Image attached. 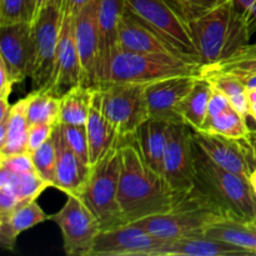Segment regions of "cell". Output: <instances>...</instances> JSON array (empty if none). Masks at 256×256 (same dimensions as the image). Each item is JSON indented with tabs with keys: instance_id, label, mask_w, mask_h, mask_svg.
Here are the masks:
<instances>
[{
	"instance_id": "obj_29",
	"label": "cell",
	"mask_w": 256,
	"mask_h": 256,
	"mask_svg": "<svg viewBox=\"0 0 256 256\" xmlns=\"http://www.w3.org/2000/svg\"><path fill=\"white\" fill-rule=\"evenodd\" d=\"M48 188H50V185L42 180L36 172H12L0 168V189L12 192L20 202L36 200Z\"/></svg>"
},
{
	"instance_id": "obj_26",
	"label": "cell",
	"mask_w": 256,
	"mask_h": 256,
	"mask_svg": "<svg viewBox=\"0 0 256 256\" xmlns=\"http://www.w3.org/2000/svg\"><path fill=\"white\" fill-rule=\"evenodd\" d=\"M28 96L12 105L9 116L0 122L6 124V136L0 144V156L28 152L29 122L26 118Z\"/></svg>"
},
{
	"instance_id": "obj_50",
	"label": "cell",
	"mask_w": 256,
	"mask_h": 256,
	"mask_svg": "<svg viewBox=\"0 0 256 256\" xmlns=\"http://www.w3.org/2000/svg\"><path fill=\"white\" fill-rule=\"evenodd\" d=\"M249 116H252V119H254L256 122V102H252V104H250Z\"/></svg>"
},
{
	"instance_id": "obj_9",
	"label": "cell",
	"mask_w": 256,
	"mask_h": 256,
	"mask_svg": "<svg viewBox=\"0 0 256 256\" xmlns=\"http://www.w3.org/2000/svg\"><path fill=\"white\" fill-rule=\"evenodd\" d=\"M62 8L48 6L32 22V78L34 90H44L52 82L56 64L58 46L62 32Z\"/></svg>"
},
{
	"instance_id": "obj_41",
	"label": "cell",
	"mask_w": 256,
	"mask_h": 256,
	"mask_svg": "<svg viewBox=\"0 0 256 256\" xmlns=\"http://www.w3.org/2000/svg\"><path fill=\"white\" fill-rule=\"evenodd\" d=\"M22 202H20L9 190L0 189V218L10 215Z\"/></svg>"
},
{
	"instance_id": "obj_20",
	"label": "cell",
	"mask_w": 256,
	"mask_h": 256,
	"mask_svg": "<svg viewBox=\"0 0 256 256\" xmlns=\"http://www.w3.org/2000/svg\"><path fill=\"white\" fill-rule=\"evenodd\" d=\"M252 255L248 250L206 235L169 240L154 256H232Z\"/></svg>"
},
{
	"instance_id": "obj_3",
	"label": "cell",
	"mask_w": 256,
	"mask_h": 256,
	"mask_svg": "<svg viewBox=\"0 0 256 256\" xmlns=\"http://www.w3.org/2000/svg\"><path fill=\"white\" fill-rule=\"evenodd\" d=\"M192 152L195 186L199 188L219 206L225 218L252 220L254 192L249 180L218 165L194 142Z\"/></svg>"
},
{
	"instance_id": "obj_10",
	"label": "cell",
	"mask_w": 256,
	"mask_h": 256,
	"mask_svg": "<svg viewBox=\"0 0 256 256\" xmlns=\"http://www.w3.org/2000/svg\"><path fill=\"white\" fill-rule=\"evenodd\" d=\"M50 220L59 226L62 234L64 252L69 256H89L102 225L82 198L68 195L64 206Z\"/></svg>"
},
{
	"instance_id": "obj_5",
	"label": "cell",
	"mask_w": 256,
	"mask_h": 256,
	"mask_svg": "<svg viewBox=\"0 0 256 256\" xmlns=\"http://www.w3.org/2000/svg\"><path fill=\"white\" fill-rule=\"evenodd\" d=\"M125 12L160 38L178 56L202 64L189 20L174 2L170 0H125Z\"/></svg>"
},
{
	"instance_id": "obj_1",
	"label": "cell",
	"mask_w": 256,
	"mask_h": 256,
	"mask_svg": "<svg viewBox=\"0 0 256 256\" xmlns=\"http://www.w3.org/2000/svg\"><path fill=\"white\" fill-rule=\"evenodd\" d=\"M178 195L165 178L145 162L135 136L122 140L118 200L125 224L170 212Z\"/></svg>"
},
{
	"instance_id": "obj_49",
	"label": "cell",
	"mask_w": 256,
	"mask_h": 256,
	"mask_svg": "<svg viewBox=\"0 0 256 256\" xmlns=\"http://www.w3.org/2000/svg\"><path fill=\"white\" fill-rule=\"evenodd\" d=\"M246 94H248V98H249L250 104H252V102H256V88H252V89H248Z\"/></svg>"
},
{
	"instance_id": "obj_18",
	"label": "cell",
	"mask_w": 256,
	"mask_h": 256,
	"mask_svg": "<svg viewBox=\"0 0 256 256\" xmlns=\"http://www.w3.org/2000/svg\"><path fill=\"white\" fill-rule=\"evenodd\" d=\"M52 138L56 149L54 188L62 190L66 195L80 198L89 179L92 166L84 164L75 154L74 150L69 146L60 124H56L55 126Z\"/></svg>"
},
{
	"instance_id": "obj_36",
	"label": "cell",
	"mask_w": 256,
	"mask_h": 256,
	"mask_svg": "<svg viewBox=\"0 0 256 256\" xmlns=\"http://www.w3.org/2000/svg\"><path fill=\"white\" fill-rule=\"evenodd\" d=\"M200 76L205 78L214 89L220 90L229 98L246 92L244 82L236 75L230 74V72H208Z\"/></svg>"
},
{
	"instance_id": "obj_33",
	"label": "cell",
	"mask_w": 256,
	"mask_h": 256,
	"mask_svg": "<svg viewBox=\"0 0 256 256\" xmlns=\"http://www.w3.org/2000/svg\"><path fill=\"white\" fill-rule=\"evenodd\" d=\"M30 155L38 175L45 180L50 188H54L55 166H56V149H55L54 138L52 136L46 140L42 146L30 152Z\"/></svg>"
},
{
	"instance_id": "obj_25",
	"label": "cell",
	"mask_w": 256,
	"mask_h": 256,
	"mask_svg": "<svg viewBox=\"0 0 256 256\" xmlns=\"http://www.w3.org/2000/svg\"><path fill=\"white\" fill-rule=\"evenodd\" d=\"M205 235L222 240L248 250L256 255V224L252 220H238L224 218L205 230Z\"/></svg>"
},
{
	"instance_id": "obj_34",
	"label": "cell",
	"mask_w": 256,
	"mask_h": 256,
	"mask_svg": "<svg viewBox=\"0 0 256 256\" xmlns=\"http://www.w3.org/2000/svg\"><path fill=\"white\" fill-rule=\"evenodd\" d=\"M34 22L32 0H0V26Z\"/></svg>"
},
{
	"instance_id": "obj_48",
	"label": "cell",
	"mask_w": 256,
	"mask_h": 256,
	"mask_svg": "<svg viewBox=\"0 0 256 256\" xmlns=\"http://www.w3.org/2000/svg\"><path fill=\"white\" fill-rule=\"evenodd\" d=\"M249 182H250V186H252V192H254V194L256 195V166H255V169L252 172V174H250Z\"/></svg>"
},
{
	"instance_id": "obj_30",
	"label": "cell",
	"mask_w": 256,
	"mask_h": 256,
	"mask_svg": "<svg viewBox=\"0 0 256 256\" xmlns=\"http://www.w3.org/2000/svg\"><path fill=\"white\" fill-rule=\"evenodd\" d=\"M26 96V118L29 125L58 124L60 114V96L46 90H32Z\"/></svg>"
},
{
	"instance_id": "obj_12",
	"label": "cell",
	"mask_w": 256,
	"mask_h": 256,
	"mask_svg": "<svg viewBox=\"0 0 256 256\" xmlns=\"http://www.w3.org/2000/svg\"><path fill=\"white\" fill-rule=\"evenodd\" d=\"M190 136L212 162L249 180L250 174L256 166V160L248 138L230 139L192 128L190 130Z\"/></svg>"
},
{
	"instance_id": "obj_7",
	"label": "cell",
	"mask_w": 256,
	"mask_h": 256,
	"mask_svg": "<svg viewBox=\"0 0 256 256\" xmlns=\"http://www.w3.org/2000/svg\"><path fill=\"white\" fill-rule=\"evenodd\" d=\"M118 139L106 152L92 165L89 179L80 198L99 219L102 230L115 229L126 225L120 210V146Z\"/></svg>"
},
{
	"instance_id": "obj_16",
	"label": "cell",
	"mask_w": 256,
	"mask_h": 256,
	"mask_svg": "<svg viewBox=\"0 0 256 256\" xmlns=\"http://www.w3.org/2000/svg\"><path fill=\"white\" fill-rule=\"evenodd\" d=\"M32 25L29 22L0 26V62L15 82L30 76L32 64Z\"/></svg>"
},
{
	"instance_id": "obj_39",
	"label": "cell",
	"mask_w": 256,
	"mask_h": 256,
	"mask_svg": "<svg viewBox=\"0 0 256 256\" xmlns=\"http://www.w3.org/2000/svg\"><path fill=\"white\" fill-rule=\"evenodd\" d=\"M56 125L52 124H32L29 125L28 134V152H32L42 146L46 140L52 136V132Z\"/></svg>"
},
{
	"instance_id": "obj_23",
	"label": "cell",
	"mask_w": 256,
	"mask_h": 256,
	"mask_svg": "<svg viewBox=\"0 0 256 256\" xmlns=\"http://www.w3.org/2000/svg\"><path fill=\"white\" fill-rule=\"evenodd\" d=\"M119 49L148 54L176 55L160 38L124 12L119 28ZM178 56V55H176ZM180 58V56H179Z\"/></svg>"
},
{
	"instance_id": "obj_19",
	"label": "cell",
	"mask_w": 256,
	"mask_h": 256,
	"mask_svg": "<svg viewBox=\"0 0 256 256\" xmlns=\"http://www.w3.org/2000/svg\"><path fill=\"white\" fill-rule=\"evenodd\" d=\"M125 12V0H100L98 10L99 62L98 84L112 55L119 49V28ZM98 86V85H96Z\"/></svg>"
},
{
	"instance_id": "obj_22",
	"label": "cell",
	"mask_w": 256,
	"mask_h": 256,
	"mask_svg": "<svg viewBox=\"0 0 256 256\" xmlns=\"http://www.w3.org/2000/svg\"><path fill=\"white\" fill-rule=\"evenodd\" d=\"M49 219L36 200L22 202L10 215L0 218V244L4 249L12 250L22 232Z\"/></svg>"
},
{
	"instance_id": "obj_17",
	"label": "cell",
	"mask_w": 256,
	"mask_h": 256,
	"mask_svg": "<svg viewBox=\"0 0 256 256\" xmlns=\"http://www.w3.org/2000/svg\"><path fill=\"white\" fill-rule=\"evenodd\" d=\"M62 14L64 19L60 32L54 75L49 86L44 89L56 96H62L72 86L82 84V65L74 36V15L65 8H62Z\"/></svg>"
},
{
	"instance_id": "obj_45",
	"label": "cell",
	"mask_w": 256,
	"mask_h": 256,
	"mask_svg": "<svg viewBox=\"0 0 256 256\" xmlns=\"http://www.w3.org/2000/svg\"><path fill=\"white\" fill-rule=\"evenodd\" d=\"M90 0H64L62 8L69 10L72 15H76Z\"/></svg>"
},
{
	"instance_id": "obj_47",
	"label": "cell",
	"mask_w": 256,
	"mask_h": 256,
	"mask_svg": "<svg viewBox=\"0 0 256 256\" xmlns=\"http://www.w3.org/2000/svg\"><path fill=\"white\" fill-rule=\"evenodd\" d=\"M248 139H249L250 142V145H252V152H254V158L256 160V130H252L249 134V136H248Z\"/></svg>"
},
{
	"instance_id": "obj_8",
	"label": "cell",
	"mask_w": 256,
	"mask_h": 256,
	"mask_svg": "<svg viewBox=\"0 0 256 256\" xmlns=\"http://www.w3.org/2000/svg\"><path fill=\"white\" fill-rule=\"evenodd\" d=\"M102 89V112L118 136L132 139L144 122L150 118L144 84L105 82Z\"/></svg>"
},
{
	"instance_id": "obj_37",
	"label": "cell",
	"mask_w": 256,
	"mask_h": 256,
	"mask_svg": "<svg viewBox=\"0 0 256 256\" xmlns=\"http://www.w3.org/2000/svg\"><path fill=\"white\" fill-rule=\"evenodd\" d=\"M170 2H174L190 22L195 18L212 12L229 0H170Z\"/></svg>"
},
{
	"instance_id": "obj_21",
	"label": "cell",
	"mask_w": 256,
	"mask_h": 256,
	"mask_svg": "<svg viewBox=\"0 0 256 256\" xmlns=\"http://www.w3.org/2000/svg\"><path fill=\"white\" fill-rule=\"evenodd\" d=\"M85 126L89 140L90 164L92 165L118 139H120L102 112V95L100 86H94L92 89V99Z\"/></svg>"
},
{
	"instance_id": "obj_28",
	"label": "cell",
	"mask_w": 256,
	"mask_h": 256,
	"mask_svg": "<svg viewBox=\"0 0 256 256\" xmlns=\"http://www.w3.org/2000/svg\"><path fill=\"white\" fill-rule=\"evenodd\" d=\"M212 88L205 78L199 76L192 92L182 99L179 105V114L185 124L192 129L200 130L204 125L208 114L210 95Z\"/></svg>"
},
{
	"instance_id": "obj_31",
	"label": "cell",
	"mask_w": 256,
	"mask_h": 256,
	"mask_svg": "<svg viewBox=\"0 0 256 256\" xmlns=\"http://www.w3.org/2000/svg\"><path fill=\"white\" fill-rule=\"evenodd\" d=\"M246 118L248 116L239 114L236 110L230 106L216 115L214 119L205 122L204 126L200 130L230 138V139H245L249 136L252 132V129L248 126Z\"/></svg>"
},
{
	"instance_id": "obj_35",
	"label": "cell",
	"mask_w": 256,
	"mask_h": 256,
	"mask_svg": "<svg viewBox=\"0 0 256 256\" xmlns=\"http://www.w3.org/2000/svg\"><path fill=\"white\" fill-rule=\"evenodd\" d=\"M62 134L69 146L74 150L84 164L90 165L89 156V140H88L86 126L85 125H62Z\"/></svg>"
},
{
	"instance_id": "obj_40",
	"label": "cell",
	"mask_w": 256,
	"mask_h": 256,
	"mask_svg": "<svg viewBox=\"0 0 256 256\" xmlns=\"http://www.w3.org/2000/svg\"><path fill=\"white\" fill-rule=\"evenodd\" d=\"M228 108H230L229 96H228V95H225L224 92H220V90H216L212 88V95H210L209 105H208V114H206V119H205V122H210L212 119H214L216 115H219L220 112H222L224 110H226ZM202 126H204V125H202Z\"/></svg>"
},
{
	"instance_id": "obj_24",
	"label": "cell",
	"mask_w": 256,
	"mask_h": 256,
	"mask_svg": "<svg viewBox=\"0 0 256 256\" xmlns=\"http://www.w3.org/2000/svg\"><path fill=\"white\" fill-rule=\"evenodd\" d=\"M169 122L149 118L142 124L135 135L145 162L158 174H164V155Z\"/></svg>"
},
{
	"instance_id": "obj_14",
	"label": "cell",
	"mask_w": 256,
	"mask_h": 256,
	"mask_svg": "<svg viewBox=\"0 0 256 256\" xmlns=\"http://www.w3.org/2000/svg\"><path fill=\"white\" fill-rule=\"evenodd\" d=\"M100 0H90L74 15V36L82 65V85L96 86L99 62L98 10Z\"/></svg>"
},
{
	"instance_id": "obj_51",
	"label": "cell",
	"mask_w": 256,
	"mask_h": 256,
	"mask_svg": "<svg viewBox=\"0 0 256 256\" xmlns=\"http://www.w3.org/2000/svg\"><path fill=\"white\" fill-rule=\"evenodd\" d=\"M252 222H254L256 224V195L254 194V218H252Z\"/></svg>"
},
{
	"instance_id": "obj_32",
	"label": "cell",
	"mask_w": 256,
	"mask_h": 256,
	"mask_svg": "<svg viewBox=\"0 0 256 256\" xmlns=\"http://www.w3.org/2000/svg\"><path fill=\"white\" fill-rule=\"evenodd\" d=\"M208 72H256V42L245 45L225 59L202 65L200 75Z\"/></svg>"
},
{
	"instance_id": "obj_15",
	"label": "cell",
	"mask_w": 256,
	"mask_h": 256,
	"mask_svg": "<svg viewBox=\"0 0 256 256\" xmlns=\"http://www.w3.org/2000/svg\"><path fill=\"white\" fill-rule=\"evenodd\" d=\"M199 76L200 75H180L148 84L145 95L150 118L175 124L184 122L179 114V105L192 92Z\"/></svg>"
},
{
	"instance_id": "obj_46",
	"label": "cell",
	"mask_w": 256,
	"mask_h": 256,
	"mask_svg": "<svg viewBox=\"0 0 256 256\" xmlns=\"http://www.w3.org/2000/svg\"><path fill=\"white\" fill-rule=\"evenodd\" d=\"M230 74H232V72H230ZM234 75H236L244 82L246 90L256 88V72H236Z\"/></svg>"
},
{
	"instance_id": "obj_13",
	"label": "cell",
	"mask_w": 256,
	"mask_h": 256,
	"mask_svg": "<svg viewBox=\"0 0 256 256\" xmlns=\"http://www.w3.org/2000/svg\"><path fill=\"white\" fill-rule=\"evenodd\" d=\"M168 242L136 225L126 224L102 230L89 256H154Z\"/></svg>"
},
{
	"instance_id": "obj_6",
	"label": "cell",
	"mask_w": 256,
	"mask_h": 256,
	"mask_svg": "<svg viewBox=\"0 0 256 256\" xmlns=\"http://www.w3.org/2000/svg\"><path fill=\"white\" fill-rule=\"evenodd\" d=\"M202 64L176 55L148 54L118 49L110 58L99 84L129 82L152 84L180 75H200Z\"/></svg>"
},
{
	"instance_id": "obj_11",
	"label": "cell",
	"mask_w": 256,
	"mask_h": 256,
	"mask_svg": "<svg viewBox=\"0 0 256 256\" xmlns=\"http://www.w3.org/2000/svg\"><path fill=\"white\" fill-rule=\"evenodd\" d=\"M190 130L192 128L184 122L168 125L162 176L176 194L188 192L194 185V152Z\"/></svg>"
},
{
	"instance_id": "obj_44",
	"label": "cell",
	"mask_w": 256,
	"mask_h": 256,
	"mask_svg": "<svg viewBox=\"0 0 256 256\" xmlns=\"http://www.w3.org/2000/svg\"><path fill=\"white\" fill-rule=\"evenodd\" d=\"M32 2H34V22H35V19L39 16V14L45 9V8L58 6V8H62V9L64 0H32Z\"/></svg>"
},
{
	"instance_id": "obj_43",
	"label": "cell",
	"mask_w": 256,
	"mask_h": 256,
	"mask_svg": "<svg viewBox=\"0 0 256 256\" xmlns=\"http://www.w3.org/2000/svg\"><path fill=\"white\" fill-rule=\"evenodd\" d=\"M230 106L234 110H236L239 114L244 115V116H249V108H250V102L249 98H248L246 92H242V94L234 95V96H230Z\"/></svg>"
},
{
	"instance_id": "obj_27",
	"label": "cell",
	"mask_w": 256,
	"mask_h": 256,
	"mask_svg": "<svg viewBox=\"0 0 256 256\" xmlns=\"http://www.w3.org/2000/svg\"><path fill=\"white\" fill-rule=\"evenodd\" d=\"M94 86L79 84L60 96V114L58 124L86 125Z\"/></svg>"
},
{
	"instance_id": "obj_4",
	"label": "cell",
	"mask_w": 256,
	"mask_h": 256,
	"mask_svg": "<svg viewBox=\"0 0 256 256\" xmlns=\"http://www.w3.org/2000/svg\"><path fill=\"white\" fill-rule=\"evenodd\" d=\"M189 22L202 65L225 59L250 44L252 35L244 22L235 15L232 0Z\"/></svg>"
},
{
	"instance_id": "obj_2",
	"label": "cell",
	"mask_w": 256,
	"mask_h": 256,
	"mask_svg": "<svg viewBox=\"0 0 256 256\" xmlns=\"http://www.w3.org/2000/svg\"><path fill=\"white\" fill-rule=\"evenodd\" d=\"M225 215L216 204L192 185L188 192L178 195L174 208L164 214L152 215L132 222L145 232L166 240L205 235V230Z\"/></svg>"
},
{
	"instance_id": "obj_42",
	"label": "cell",
	"mask_w": 256,
	"mask_h": 256,
	"mask_svg": "<svg viewBox=\"0 0 256 256\" xmlns=\"http://www.w3.org/2000/svg\"><path fill=\"white\" fill-rule=\"evenodd\" d=\"M15 80L6 70V68L0 62V99H9V95L14 86Z\"/></svg>"
},
{
	"instance_id": "obj_38",
	"label": "cell",
	"mask_w": 256,
	"mask_h": 256,
	"mask_svg": "<svg viewBox=\"0 0 256 256\" xmlns=\"http://www.w3.org/2000/svg\"><path fill=\"white\" fill-rule=\"evenodd\" d=\"M0 168H4V169L12 172H35L32 155L28 152L8 155V156H0Z\"/></svg>"
}]
</instances>
